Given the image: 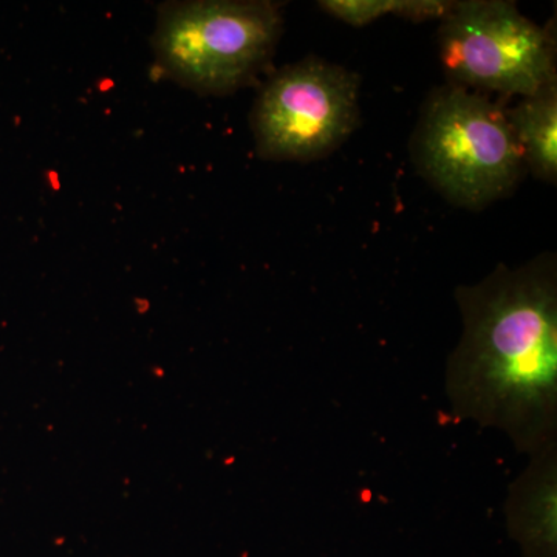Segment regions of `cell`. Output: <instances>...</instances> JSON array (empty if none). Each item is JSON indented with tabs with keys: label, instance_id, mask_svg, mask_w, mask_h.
Here are the masks:
<instances>
[{
	"label": "cell",
	"instance_id": "obj_8",
	"mask_svg": "<svg viewBox=\"0 0 557 557\" xmlns=\"http://www.w3.org/2000/svg\"><path fill=\"white\" fill-rule=\"evenodd\" d=\"M325 13L351 27H364L387 14L412 22L445 20L456 2L445 0H321Z\"/></svg>",
	"mask_w": 557,
	"mask_h": 557
},
{
	"label": "cell",
	"instance_id": "obj_7",
	"mask_svg": "<svg viewBox=\"0 0 557 557\" xmlns=\"http://www.w3.org/2000/svg\"><path fill=\"white\" fill-rule=\"evenodd\" d=\"M507 120L522 150L523 164L537 180H557V79L508 110Z\"/></svg>",
	"mask_w": 557,
	"mask_h": 557
},
{
	"label": "cell",
	"instance_id": "obj_3",
	"mask_svg": "<svg viewBox=\"0 0 557 557\" xmlns=\"http://www.w3.org/2000/svg\"><path fill=\"white\" fill-rule=\"evenodd\" d=\"M281 33L277 3H166L160 10L153 50L161 70L182 86L225 95L258 78Z\"/></svg>",
	"mask_w": 557,
	"mask_h": 557
},
{
	"label": "cell",
	"instance_id": "obj_4",
	"mask_svg": "<svg viewBox=\"0 0 557 557\" xmlns=\"http://www.w3.org/2000/svg\"><path fill=\"white\" fill-rule=\"evenodd\" d=\"M438 47L448 84L463 89L525 98L557 79L555 36L505 0L456 2Z\"/></svg>",
	"mask_w": 557,
	"mask_h": 557
},
{
	"label": "cell",
	"instance_id": "obj_6",
	"mask_svg": "<svg viewBox=\"0 0 557 557\" xmlns=\"http://www.w3.org/2000/svg\"><path fill=\"white\" fill-rule=\"evenodd\" d=\"M556 445L531 456V465L509 494L508 525L527 557H556Z\"/></svg>",
	"mask_w": 557,
	"mask_h": 557
},
{
	"label": "cell",
	"instance_id": "obj_1",
	"mask_svg": "<svg viewBox=\"0 0 557 557\" xmlns=\"http://www.w3.org/2000/svg\"><path fill=\"white\" fill-rule=\"evenodd\" d=\"M456 296L463 335L446 380L454 416L500 429L530 456L556 445L555 256L497 267Z\"/></svg>",
	"mask_w": 557,
	"mask_h": 557
},
{
	"label": "cell",
	"instance_id": "obj_5",
	"mask_svg": "<svg viewBox=\"0 0 557 557\" xmlns=\"http://www.w3.org/2000/svg\"><path fill=\"white\" fill-rule=\"evenodd\" d=\"M359 120L357 73L307 58L277 72L252 110L262 159L313 161L339 148Z\"/></svg>",
	"mask_w": 557,
	"mask_h": 557
},
{
	"label": "cell",
	"instance_id": "obj_2",
	"mask_svg": "<svg viewBox=\"0 0 557 557\" xmlns=\"http://www.w3.org/2000/svg\"><path fill=\"white\" fill-rule=\"evenodd\" d=\"M410 153L418 172L449 203L472 211L507 197L525 172L507 112L485 95L453 84L429 95Z\"/></svg>",
	"mask_w": 557,
	"mask_h": 557
}]
</instances>
